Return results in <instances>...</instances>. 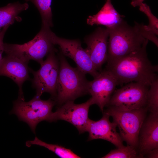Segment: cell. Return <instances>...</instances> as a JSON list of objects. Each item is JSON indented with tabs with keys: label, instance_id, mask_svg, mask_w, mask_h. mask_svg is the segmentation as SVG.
Returning <instances> with one entry per match:
<instances>
[{
	"label": "cell",
	"instance_id": "6da1fadb",
	"mask_svg": "<svg viewBox=\"0 0 158 158\" xmlns=\"http://www.w3.org/2000/svg\"><path fill=\"white\" fill-rule=\"evenodd\" d=\"M148 40L146 39L140 48L132 51L112 63L106 66L117 79L118 85L137 82L150 86L157 78V65H153L146 52Z\"/></svg>",
	"mask_w": 158,
	"mask_h": 158
},
{
	"label": "cell",
	"instance_id": "7a4b0ae2",
	"mask_svg": "<svg viewBox=\"0 0 158 158\" xmlns=\"http://www.w3.org/2000/svg\"><path fill=\"white\" fill-rule=\"evenodd\" d=\"M59 70L54 101L58 107L70 101L89 94L90 81L85 73L77 67H71L61 52L58 55Z\"/></svg>",
	"mask_w": 158,
	"mask_h": 158
},
{
	"label": "cell",
	"instance_id": "3957f363",
	"mask_svg": "<svg viewBox=\"0 0 158 158\" xmlns=\"http://www.w3.org/2000/svg\"><path fill=\"white\" fill-rule=\"evenodd\" d=\"M107 65L140 48L146 39L123 19L109 28Z\"/></svg>",
	"mask_w": 158,
	"mask_h": 158
},
{
	"label": "cell",
	"instance_id": "277c9868",
	"mask_svg": "<svg viewBox=\"0 0 158 158\" xmlns=\"http://www.w3.org/2000/svg\"><path fill=\"white\" fill-rule=\"evenodd\" d=\"M53 32L50 28L42 26L40 32L32 40L23 44L4 43V52L28 64L31 60L40 64L43 58L52 51H57L52 40Z\"/></svg>",
	"mask_w": 158,
	"mask_h": 158
},
{
	"label": "cell",
	"instance_id": "5b68a950",
	"mask_svg": "<svg viewBox=\"0 0 158 158\" xmlns=\"http://www.w3.org/2000/svg\"><path fill=\"white\" fill-rule=\"evenodd\" d=\"M147 111L146 107L128 110L109 107L104 112L112 118L122 140L127 145L136 148L138 146L139 132Z\"/></svg>",
	"mask_w": 158,
	"mask_h": 158
},
{
	"label": "cell",
	"instance_id": "8992f818",
	"mask_svg": "<svg viewBox=\"0 0 158 158\" xmlns=\"http://www.w3.org/2000/svg\"><path fill=\"white\" fill-rule=\"evenodd\" d=\"M55 105V101L51 98L44 100L35 95L28 102L18 99L14 101L10 113L15 114L20 121L26 123L35 133L37 125L42 121H47Z\"/></svg>",
	"mask_w": 158,
	"mask_h": 158
},
{
	"label": "cell",
	"instance_id": "52a82bcc",
	"mask_svg": "<svg viewBox=\"0 0 158 158\" xmlns=\"http://www.w3.org/2000/svg\"><path fill=\"white\" fill-rule=\"evenodd\" d=\"M57 51L50 52L46 59L40 64V69L35 71L30 68V72L33 75L32 86L36 90V96L40 97L42 94L49 93L54 100L57 95V86L59 70V63Z\"/></svg>",
	"mask_w": 158,
	"mask_h": 158
},
{
	"label": "cell",
	"instance_id": "ba28073f",
	"mask_svg": "<svg viewBox=\"0 0 158 158\" xmlns=\"http://www.w3.org/2000/svg\"><path fill=\"white\" fill-rule=\"evenodd\" d=\"M149 86L139 82L129 83L114 91L107 106L122 110L145 107Z\"/></svg>",
	"mask_w": 158,
	"mask_h": 158
},
{
	"label": "cell",
	"instance_id": "9c48e42d",
	"mask_svg": "<svg viewBox=\"0 0 158 158\" xmlns=\"http://www.w3.org/2000/svg\"><path fill=\"white\" fill-rule=\"evenodd\" d=\"M74 101H68L59 107L56 111L52 112L47 121L52 122L59 120L68 122L77 129L80 133L86 132L90 118L88 112L90 107L93 104L91 97L85 102L79 104Z\"/></svg>",
	"mask_w": 158,
	"mask_h": 158
},
{
	"label": "cell",
	"instance_id": "30bf717a",
	"mask_svg": "<svg viewBox=\"0 0 158 158\" xmlns=\"http://www.w3.org/2000/svg\"><path fill=\"white\" fill-rule=\"evenodd\" d=\"M52 40L54 45H58L60 52L73 60L77 67L85 74H89L94 78L99 72L95 68L88 53L82 47L78 40H69L57 36L53 32Z\"/></svg>",
	"mask_w": 158,
	"mask_h": 158
},
{
	"label": "cell",
	"instance_id": "8fae6325",
	"mask_svg": "<svg viewBox=\"0 0 158 158\" xmlns=\"http://www.w3.org/2000/svg\"><path fill=\"white\" fill-rule=\"evenodd\" d=\"M118 85L117 79L110 71L106 69L101 71L89 82L88 92L92 96L93 104L97 105L103 111Z\"/></svg>",
	"mask_w": 158,
	"mask_h": 158
},
{
	"label": "cell",
	"instance_id": "7c38bea8",
	"mask_svg": "<svg viewBox=\"0 0 158 158\" xmlns=\"http://www.w3.org/2000/svg\"><path fill=\"white\" fill-rule=\"evenodd\" d=\"M109 37L108 29L99 27L84 39L87 45L85 49L97 71L101 70L107 61Z\"/></svg>",
	"mask_w": 158,
	"mask_h": 158
},
{
	"label": "cell",
	"instance_id": "4fadbf2b",
	"mask_svg": "<svg viewBox=\"0 0 158 158\" xmlns=\"http://www.w3.org/2000/svg\"><path fill=\"white\" fill-rule=\"evenodd\" d=\"M109 117L104 112L102 118L98 121L89 119L86 130L89 133L88 140L101 139L111 142L117 148L122 147L123 140L117 132L116 125L110 122Z\"/></svg>",
	"mask_w": 158,
	"mask_h": 158
},
{
	"label": "cell",
	"instance_id": "5bb4252c",
	"mask_svg": "<svg viewBox=\"0 0 158 158\" xmlns=\"http://www.w3.org/2000/svg\"><path fill=\"white\" fill-rule=\"evenodd\" d=\"M28 63L13 56L7 55L3 58L0 64V76L11 78L18 85V99L25 100L22 86L26 80H30Z\"/></svg>",
	"mask_w": 158,
	"mask_h": 158
},
{
	"label": "cell",
	"instance_id": "9a60e30c",
	"mask_svg": "<svg viewBox=\"0 0 158 158\" xmlns=\"http://www.w3.org/2000/svg\"><path fill=\"white\" fill-rule=\"evenodd\" d=\"M139 154L142 157L158 148V113H151L145 120L139 135Z\"/></svg>",
	"mask_w": 158,
	"mask_h": 158
},
{
	"label": "cell",
	"instance_id": "2e32d148",
	"mask_svg": "<svg viewBox=\"0 0 158 158\" xmlns=\"http://www.w3.org/2000/svg\"><path fill=\"white\" fill-rule=\"evenodd\" d=\"M105 4L96 14L90 16L87 19L88 24L102 25L109 28L120 23L125 16L120 15L115 9L111 0H105Z\"/></svg>",
	"mask_w": 158,
	"mask_h": 158
},
{
	"label": "cell",
	"instance_id": "e0dca14e",
	"mask_svg": "<svg viewBox=\"0 0 158 158\" xmlns=\"http://www.w3.org/2000/svg\"><path fill=\"white\" fill-rule=\"evenodd\" d=\"M28 8L27 3L21 4L19 2L9 3L0 7V32L2 28L7 25L13 24L15 20L20 21L21 20L18 14Z\"/></svg>",
	"mask_w": 158,
	"mask_h": 158
},
{
	"label": "cell",
	"instance_id": "ac0fdd59",
	"mask_svg": "<svg viewBox=\"0 0 158 158\" xmlns=\"http://www.w3.org/2000/svg\"><path fill=\"white\" fill-rule=\"evenodd\" d=\"M25 145L28 147H30L32 145H36L43 147L54 152L61 158H80L69 149L58 145L47 143L40 140L36 136L33 140L27 141Z\"/></svg>",
	"mask_w": 158,
	"mask_h": 158
},
{
	"label": "cell",
	"instance_id": "d6986e66",
	"mask_svg": "<svg viewBox=\"0 0 158 158\" xmlns=\"http://www.w3.org/2000/svg\"><path fill=\"white\" fill-rule=\"evenodd\" d=\"M33 3L38 10L41 17L42 26L52 27V13L51 8V0H25Z\"/></svg>",
	"mask_w": 158,
	"mask_h": 158
},
{
	"label": "cell",
	"instance_id": "ffe728a7",
	"mask_svg": "<svg viewBox=\"0 0 158 158\" xmlns=\"http://www.w3.org/2000/svg\"><path fill=\"white\" fill-rule=\"evenodd\" d=\"M146 107L151 113H158V78L150 85L147 94Z\"/></svg>",
	"mask_w": 158,
	"mask_h": 158
},
{
	"label": "cell",
	"instance_id": "44dd1931",
	"mask_svg": "<svg viewBox=\"0 0 158 158\" xmlns=\"http://www.w3.org/2000/svg\"><path fill=\"white\" fill-rule=\"evenodd\" d=\"M134 147L129 145L117 148L111 150L103 156V158H141Z\"/></svg>",
	"mask_w": 158,
	"mask_h": 158
},
{
	"label": "cell",
	"instance_id": "7402d4cb",
	"mask_svg": "<svg viewBox=\"0 0 158 158\" xmlns=\"http://www.w3.org/2000/svg\"><path fill=\"white\" fill-rule=\"evenodd\" d=\"M139 10L144 13L147 17L149 24L144 25L145 28L150 31L157 36L158 35V19L152 13L150 7L143 3L139 6Z\"/></svg>",
	"mask_w": 158,
	"mask_h": 158
},
{
	"label": "cell",
	"instance_id": "603a6c76",
	"mask_svg": "<svg viewBox=\"0 0 158 158\" xmlns=\"http://www.w3.org/2000/svg\"><path fill=\"white\" fill-rule=\"evenodd\" d=\"M134 23V26L140 35L145 39L152 42L158 47V39L157 36L152 32L146 30L143 24L137 22H135Z\"/></svg>",
	"mask_w": 158,
	"mask_h": 158
},
{
	"label": "cell",
	"instance_id": "cb8c5ba5",
	"mask_svg": "<svg viewBox=\"0 0 158 158\" xmlns=\"http://www.w3.org/2000/svg\"><path fill=\"white\" fill-rule=\"evenodd\" d=\"M10 25H8L5 26L0 32V64L3 59L2 54L4 52L3 39L7 30Z\"/></svg>",
	"mask_w": 158,
	"mask_h": 158
},
{
	"label": "cell",
	"instance_id": "d4e9b609",
	"mask_svg": "<svg viewBox=\"0 0 158 158\" xmlns=\"http://www.w3.org/2000/svg\"><path fill=\"white\" fill-rule=\"evenodd\" d=\"M147 157L150 158H157L158 157V148L154 149L147 154Z\"/></svg>",
	"mask_w": 158,
	"mask_h": 158
},
{
	"label": "cell",
	"instance_id": "484cf974",
	"mask_svg": "<svg viewBox=\"0 0 158 158\" xmlns=\"http://www.w3.org/2000/svg\"><path fill=\"white\" fill-rule=\"evenodd\" d=\"M144 0H132L131 2V5L134 7H135L139 6L143 3Z\"/></svg>",
	"mask_w": 158,
	"mask_h": 158
}]
</instances>
